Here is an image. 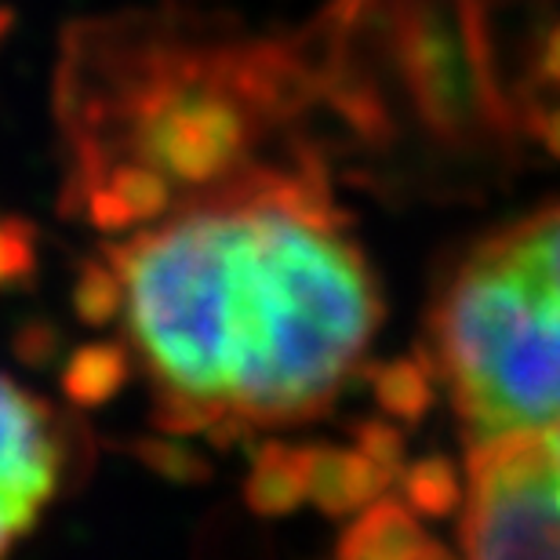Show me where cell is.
Returning <instances> with one entry per match:
<instances>
[{"label": "cell", "mask_w": 560, "mask_h": 560, "mask_svg": "<svg viewBox=\"0 0 560 560\" xmlns=\"http://www.w3.org/2000/svg\"><path fill=\"white\" fill-rule=\"evenodd\" d=\"M125 350L164 433L324 416L383 320L372 262L317 161L259 164L106 244Z\"/></svg>", "instance_id": "1"}, {"label": "cell", "mask_w": 560, "mask_h": 560, "mask_svg": "<svg viewBox=\"0 0 560 560\" xmlns=\"http://www.w3.org/2000/svg\"><path fill=\"white\" fill-rule=\"evenodd\" d=\"M302 95L306 70L280 40L197 44L153 22H95L70 37L62 66L70 183L139 167L175 208L259 167V142Z\"/></svg>", "instance_id": "2"}, {"label": "cell", "mask_w": 560, "mask_h": 560, "mask_svg": "<svg viewBox=\"0 0 560 560\" xmlns=\"http://www.w3.org/2000/svg\"><path fill=\"white\" fill-rule=\"evenodd\" d=\"M425 335L469 447L560 425V200L480 241Z\"/></svg>", "instance_id": "3"}, {"label": "cell", "mask_w": 560, "mask_h": 560, "mask_svg": "<svg viewBox=\"0 0 560 560\" xmlns=\"http://www.w3.org/2000/svg\"><path fill=\"white\" fill-rule=\"evenodd\" d=\"M458 550L560 557V425L469 447Z\"/></svg>", "instance_id": "4"}, {"label": "cell", "mask_w": 560, "mask_h": 560, "mask_svg": "<svg viewBox=\"0 0 560 560\" xmlns=\"http://www.w3.org/2000/svg\"><path fill=\"white\" fill-rule=\"evenodd\" d=\"M66 436L48 400L0 372V553L37 528L59 495Z\"/></svg>", "instance_id": "5"}, {"label": "cell", "mask_w": 560, "mask_h": 560, "mask_svg": "<svg viewBox=\"0 0 560 560\" xmlns=\"http://www.w3.org/2000/svg\"><path fill=\"white\" fill-rule=\"evenodd\" d=\"M389 480L394 474L368 458L361 447H306V502L328 517L364 510L383 495Z\"/></svg>", "instance_id": "6"}, {"label": "cell", "mask_w": 560, "mask_h": 560, "mask_svg": "<svg viewBox=\"0 0 560 560\" xmlns=\"http://www.w3.org/2000/svg\"><path fill=\"white\" fill-rule=\"evenodd\" d=\"M447 550L419 524V513L405 499H386V491L375 502H368L353 528L342 535L339 557L353 560H411V557H444Z\"/></svg>", "instance_id": "7"}, {"label": "cell", "mask_w": 560, "mask_h": 560, "mask_svg": "<svg viewBox=\"0 0 560 560\" xmlns=\"http://www.w3.org/2000/svg\"><path fill=\"white\" fill-rule=\"evenodd\" d=\"M244 499L262 517H280L306 502V447L266 444L255 452Z\"/></svg>", "instance_id": "8"}, {"label": "cell", "mask_w": 560, "mask_h": 560, "mask_svg": "<svg viewBox=\"0 0 560 560\" xmlns=\"http://www.w3.org/2000/svg\"><path fill=\"white\" fill-rule=\"evenodd\" d=\"M131 368V357L125 350V342H95L84 346L70 357V368H66V394H70L77 405L92 408L103 405L125 386Z\"/></svg>", "instance_id": "9"}, {"label": "cell", "mask_w": 560, "mask_h": 560, "mask_svg": "<svg viewBox=\"0 0 560 560\" xmlns=\"http://www.w3.org/2000/svg\"><path fill=\"white\" fill-rule=\"evenodd\" d=\"M436 375L425 357H400L375 372V397L386 416L419 422L436 397Z\"/></svg>", "instance_id": "10"}, {"label": "cell", "mask_w": 560, "mask_h": 560, "mask_svg": "<svg viewBox=\"0 0 560 560\" xmlns=\"http://www.w3.org/2000/svg\"><path fill=\"white\" fill-rule=\"evenodd\" d=\"M400 488L419 517H452L463 506L466 480L455 474L447 458H419L400 474Z\"/></svg>", "instance_id": "11"}, {"label": "cell", "mask_w": 560, "mask_h": 560, "mask_svg": "<svg viewBox=\"0 0 560 560\" xmlns=\"http://www.w3.org/2000/svg\"><path fill=\"white\" fill-rule=\"evenodd\" d=\"M33 270V230L30 222L0 215V288L15 284Z\"/></svg>", "instance_id": "12"}, {"label": "cell", "mask_w": 560, "mask_h": 560, "mask_svg": "<svg viewBox=\"0 0 560 560\" xmlns=\"http://www.w3.org/2000/svg\"><path fill=\"white\" fill-rule=\"evenodd\" d=\"M357 447H361L368 458H375L383 469H389L394 477L405 469V436H400V430H394L386 419L364 422L361 430H357Z\"/></svg>", "instance_id": "13"}, {"label": "cell", "mask_w": 560, "mask_h": 560, "mask_svg": "<svg viewBox=\"0 0 560 560\" xmlns=\"http://www.w3.org/2000/svg\"><path fill=\"white\" fill-rule=\"evenodd\" d=\"M539 73L546 77L550 84H557L560 88V26L546 37V44H542V59H539Z\"/></svg>", "instance_id": "14"}, {"label": "cell", "mask_w": 560, "mask_h": 560, "mask_svg": "<svg viewBox=\"0 0 560 560\" xmlns=\"http://www.w3.org/2000/svg\"><path fill=\"white\" fill-rule=\"evenodd\" d=\"M539 136L546 139V145L560 156V106L557 109H550V114H539Z\"/></svg>", "instance_id": "15"}, {"label": "cell", "mask_w": 560, "mask_h": 560, "mask_svg": "<svg viewBox=\"0 0 560 560\" xmlns=\"http://www.w3.org/2000/svg\"><path fill=\"white\" fill-rule=\"evenodd\" d=\"M4 26H8V15L0 11V37H4Z\"/></svg>", "instance_id": "16"}]
</instances>
